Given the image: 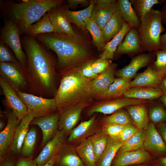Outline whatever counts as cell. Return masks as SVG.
<instances>
[{
  "label": "cell",
  "mask_w": 166,
  "mask_h": 166,
  "mask_svg": "<svg viewBox=\"0 0 166 166\" xmlns=\"http://www.w3.org/2000/svg\"><path fill=\"white\" fill-rule=\"evenodd\" d=\"M22 44L26 57L25 69L30 93L45 98L54 97L57 89L53 56L35 38L27 35L22 38Z\"/></svg>",
  "instance_id": "1"
},
{
  "label": "cell",
  "mask_w": 166,
  "mask_h": 166,
  "mask_svg": "<svg viewBox=\"0 0 166 166\" xmlns=\"http://www.w3.org/2000/svg\"><path fill=\"white\" fill-rule=\"evenodd\" d=\"M35 38L56 54L57 65L61 71L85 62L90 56L87 44L75 33L71 35L57 33L42 34Z\"/></svg>",
  "instance_id": "2"
},
{
  "label": "cell",
  "mask_w": 166,
  "mask_h": 166,
  "mask_svg": "<svg viewBox=\"0 0 166 166\" xmlns=\"http://www.w3.org/2000/svg\"><path fill=\"white\" fill-rule=\"evenodd\" d=\"M61 79L54 98L60 112L72 105L93 97L91 79L84 77L80 68L74 67L61 71Z\"/></svg>",
  "instance_id": "3"
},
{
  "label": "cell",
  "mask_w": 166,
  "mask_h": 166,
  "mask_svg": "<svg viewBox=\"0 0 166 166\" xmlns=\"http://www.w3.org/2000/svg\"><path fill=\"white\" fill-rule=\"evenodd\" d=\"M62 2L60 0H23L18 3L5 1L1 3V14L15 22L22 34L49 10Z\"/></svg>",
  "instance_id": "4"
},
{
  "label": "cell",
  "mask_w": 166,
  "mask_h": 166,
  "mask_svg": "<svg viewBox=\"0 0 166 166\" xmlns=\"http://www.w3.org/2000/svg\"><path fill=\"white\" fill-rule=\"evenodd\" d=\"M140 20L141 24L137 30L144 51L152 52L161 49L160 36L166 30L162 24L160 10L152 8Z\"/></svg>",
  "instance_id": "5"
},
{
  "label": "cell",
  "mask_w": 166,
  "mask_h": 166,
  "mask_svg": "<svg viewBox=\"0 0 166 166\" xmlns=\"http://www.w3.org/2000/svg\"><path fill=\"white\" fill-rule=\"evenodd\" d=\"M17 94L26 105L28 113L34 118L46 116L57 110L54 98H47L18 91Z\"/></svg>",
  "instance_id": "6"
},
{
  "label": "cell",
  "mask_w": 166,
  "mask_h": 166,
  "mask_svg": "<svg viewBox=\"0 0 166 166\" xmlns=\"http://www.w3.org/2000/svg\"><path fill=\"white\" fill-rule=\"evenodd\" d=\"M0 77L16 92L26 93L28 90L25 67L19 62H0Z\"/></svg>",
  "instance_id": "7"
},
{
  "label": "cell",
  "mask_w": 166,
  "mask_h": 166,
  "mask_svg": "<svg viewBox=\"0 0 166 166\" xmlns=\"http://www.w3.org/2000/svg\"><path fill=\"white\" fill-rule=\"evenodd\" d=\"M21 33L15 22L9 19L6 20L0 30V40L12 49L18 61L25 67L27 58L22 49L20 39Z\"/></svg>",
  "instance_id": "8"
},
{
  "label": "cell",
  "mask_w": 166,
  "mask_h": 166,
  "mask_svg": "<svg viewBox=\"0 0 166 166\" xmlns=\"http://www.w3.org/2000/svg\"><path fill=\"white\" fill-rule=\"evenodd\" d=\"M148 101L129 98L124 96L114 99L105 100L93 106L88 113L91 115L99 113L104 114H112L123 108L136 105L146 104Z\"/></svg>",
  "instance_id": "9"
},
{
  "label": "cell",
  "mask_w": 166,
  "mask_h": 166,
  "mask_svg": "<svg viewBox=\"0 0 166 166\" xmlns=\"http://www.w3.org/2000/svg\"><path fill=\"white\" fill-rule=\"evenodd\" d=\"M117 65L112 63L103 73L91 81V88L93 97L104 99L108 89L115 78Z\"/></svg>",
  "instance_id": "10"
},
{
  "label": "cell",
  "mask_w": 166,
  "mask_h": 166,
  "mask_svg": "<svg viewBox=\"0 0 166 166\" xmlns=\"http://www.w3.org/2000/svg\"><path fill=\"white\" fill-rule=\"evenodd\" d=\"M155 58L156 56L153 52L139 54L132 58L128 65L117 70L115 75L132 79L140 69L151 65L155 60Z\"/></svg>",
  "instance_id": "11"
},
{
  "label": "cell",
  "mask_w": 166,
  "mask_h": 166,
  "mask_svg": "<svg viewBox=\"0 0 166 166\" xmlns=\"http://www.w3.org/2000/svg\"><path fill=\"white\" fill-rule=\"evenodd\" d=\"M88 105L87 102L72 105L60 113L58 127L65 133L71 132L79 121L83 110Z\"/></svg>",
  "instance_id": "12"
},
{
  "label": "cell",
  "mask_w": 166,
  "mask_h": 166,
  "mask_svg": "<svg viewBox=\"0 0 166 166\" xmlns=\"http://www.w3.org/2000/svg\"><path fill=\"white\" fill-rule=\"evenodd\" d=\"M7 123L0 133V157L2 160L13 143L16 130L21 120L19 119L11 110L7 113Z\"/></svg>",
  "instance_id": "13"
},
{
  "label": "cell",
  "mask_w": 166,
  "mask_h": 166,
  "mask_svg": "<svg viewBox=\"0 0 166 166\" xmlns=\"http://www.w3.org/2000/svg\"><path fill=\"white\" fill-rule=\"evenodd\" d=\"M153 160L150 153L142 148L117 154L112 162L113 166H131L147 163Z\"/></svg>",
  "instance_id": "14"
},
{
  "label": "cell",
  "mask_w": 166,
  "mask_h": 166,
  "mask_svg": "<svg viewBox=\"0 0 166 166\" xmlns=\"http://www.w3.org/2000/svg\"><path fill=\"white\" fill-rule=\"evenodd\" d=\"M144 148L158 158L166 156V146L154 124L151 122L146 130Z\"/></svg>",
  "instance_id": "15"
},
{
  "label": "cell",
  "mask_w": 166,
  "mask_h": 166,
  "mask_svg": "<svg viewBox=\"0 0 166 166\" xmlns=\"http://www.w3.org/2000/svg\"><path fill=\"white\" fill-rule=\"evenodd\" d=\"M0 85L5 96L6 104L16 117L21 120L28 113L26 105L16 91L0 77Z\"/></svg>",
  "instance_id": "16"
},
{
  "label": "cell",
  "mask_w": 166,
  "mask_h": 166,
  "mask_svg": "<svg viewBox=\"0 0 166 166\" xmlns=\"http://www.w3.org/2000/svg\"><path fill=\"white\" fill-rule=\"evenodd\" d=\"M59 117V112L55 113L46 116L34 118L31 121L30 124L37 125L42 131V145H45L57 132Z\"/></svg>",
  "instance_id": "17"
},
{
  "label": "cell",
  "mask_w": 166,
  "mask_h": 166,
  "mask_svg": "<svg viewBox=\"0 0 166 166\" xmlns=\"http://www.w3.org/2000/svg\"><path fill=\"white\" fill-rule=\"evenodd\" d=\"M118 9L117 1L97 3L94 4L90 18L102 30Z\"/></svg>",
  "instance_id": "18"
},
{
  "label": "cell",
  "mask_w": 166,
  "mask_h": 166,
  "mask_svg": "<svg viewBox=\"0 0 166 166\" xmlns=\"http://www.w3.org/2000/svg\"><path fill=\"white\" fill-rule=\"evenodd\" d=\"M65 133L57 131L53 138L46 144L35 160L37 166H42L60 151L64 141Z\"/></svg>",
  "instance_id": "19"
},
{
  "label": "cell",
  "mask_w": 166,
  "mask_h": 166,
  "mask_svg": "<svg viewBox=\"0 0 166 166\" xmlns=\"http://www.w3.org/2000/svg\"><path fill=\"white\" fill-rule=\"evenodd\" d=\"M144 51L140 43L138 30L132 28L118 47L114 55L125 54L131 56Z\"/></svg>",
  "instance_id": "20"
},
{
  "label": "cell",
  "mask_w": 166,
  "mask_h": 166,
  "mask_svg": "<svg viewBox=\"0 0 166 166\" xmlns=\"http://www.w3.org/2000/svg\"><path fill=\"white\" fill-rule=\"evenodd\" d=\"M47 13L55 29V33L70 35L74 34L70 22L60 6L51 9Z\"/></svg>",
  "instance_id": "21"
},
{
  "label": "cell",
  "mask_w": 166,
  "mask_h": 166,
  "mask_svg": "<svg viewBox=\"0 0 166 166\" xmlns=\"http://www.w3.org/2000/svg\"><path fill=\"white\" fill-rule=\"evenodd\" d=\"M163 77L150 65L143 72L137 74L130 83V87H159Z\"/></svg>",
  "instance_id": "22"
},
{
  "label": "cell",
  "mask_w": 166,
  "mask_h": 166,
  "mask_svg": "<svg viewBox=\"0 0 166 166\" xmlns=\"http://www.w3.org/2000/svg\"><path fill=\"white\" fill-rule=\"evenodd\" d=\"M164 93L159 87H136L130 88L123 96L129 98L148 101L159 98Z\"/></svg>",
  "instance_id": "23"
},
{
  "label": "cell",
  "mask_w": 166,
  "mask_h": 166,
  "mask_svg": "<svg viewBox=\"0 0 166 166\" xmlns=\"http://www.w3.org/2000/svg\"><path fill=\"white\" fill-rule=\"evenodd\" d=\"M146 105H133L126 108L132 124L138 129L146 130L149 122Z\"/></svg>",
  "instance_id": "24"
},
{
  "label": "cell",
  "mask_w": 166,
  "mask_h": 166,
  "mask_svg": "<svg viewBox=\"0 0 166 166\" xmlns=\"http://www.w3.org/2000/svg\"><path fill=\"white\" fill-rule=\"evenodd\" d=\"M125 23L118 9L101 30L103 38L106 44L121 31Z\"/></svg>",
  "instance_id": "25"
},
{
  "label": "cell",
  "mask_w": 166,
  "mask_h": 166,
  "mask_svg": "<svg viewBox=\"0 0 166 166\" xmlns=\"http://www.w3.org/2000/svg\"><path fill=\"white\" fill-rule=\"evenodd\" d=\"M96 128L95 117L94 116L88 121L81 122L74 128L70 132L68 140L73 142H80L93 134Z\"/></svg>",
  "instance_id": "26"
},
{
  "label": "cell",
  "mask_w": 166,
  "mask_h": 166,
  "mask_svg": "<svg viewBox=\"0 0 166 166\" xmlns=\"http://www.w3.org/2000/svg\"><path fill=\"white\" fill-rule=\"evenodd\" d=\"M27 113L23 118L15 131L11 150L14 153L18 154L22 151L23 142L28 131L29 125L34 118Z\"/></svg>",
  "instance_id": "27"
},
{
  "label": "cell",
  "mask_w": 166,
  "mask_h": 166,
  "mask_svg": "<svg viewBox=\"0 0 166 166\" xmlns=\"http://www.w3.org/2000/svg\"><path fill=\"white\" fill-rule=\"evenodd\" d=\"M124 143L108 136L106 147L97 162V166H111L118 150Z\"/></svg>",
  "instance_id": "28"
},
{
  "label": "cell",
  "mask_w": 166,
  "mask_h": 166,
  "mask_svg": "<svg viewBox=\"0 0 166 166\" xmlns=\"http://www.w3.org/2000/svg\"><path fill=\"white\" fill-rule=\"evenodd\" d=\"M94 5L91 0L88 7L79 11H71L68 8L61 7L70 23H74L80 29H84L85 28V21L91 17Z\"/></svg>",
  "instance_id": "29"
},
{
  "label": "cell",
  "mask_w": 166,
  "mask_h": 166,
  "mask_svg": "<svg viewBox=\"0 0 166 166\" xmlns=\"http://www.w3.org/2000/svg\"><path fill=\"white\" fill-rule=\"evenodd\" d=\"M117 2L118 9L125 22L132 28L138 30L140 27L141 22L137 17L130 0H119Z\"/></svg>",
  "instance_id": "30"
},
{
  "label": "cell",
  "mask_w": 166,
  "mask_h": 166,
  "mask_svg": "<svg viewBox=\"0 0 166 166\" xmlns=\"http://www.w3.org/2000/svg\"><path fill=\"white\" fill-rule=\"evenodd\" d=\"M131 29L130 26L125 23L121 31L106 44L100 57L110 60L113 59L118 47L123 41L126 34Z\"/></svg>",
  "instance_id": "31"
},
{
  "label": "cell",
  "mask_w": 166,
  "mask_h": 166,
  "mask_svg": "<svg viewBox=\"0 0 166 166\" xmlns=\"http://www.w3.org/2000/svg\"><path fill=\"white\" fill-rule=\"evenodd\" d=\"M55 33V29L47 13L40 21L30 26L24 33L35 38L41 34Z\"/></svg>",
  "instance_id": "32"
},
{
  "label": "cell",
  "mask_w": 166,
  "mask_h": 166,
  "mask_svg": "<svg viewBox=\"0 0 166 166\" xmlns=\"http://www.w3.org/2000/svg\"><path fill=\"white\" fill-rule=\"evenodd\" d=\"M131 80V79L123 77L115 78L109 86L104 99H112L123 97L130 88Z\"/></svg>",
  "instance_id": "33"
},
{
  "label": "cell",
  "mask_w": 166,
  "mask_h": 166,
  "mask_svg": "<svg viewBox=\"0 0 166 166\" xmlns=\"http://www.w3.org/2000/svg\"><path fill=\"white\" fill-rule=\"evenodd\" d=\"M75 148L83 163L86 166H96L94 153L90 139L88 138L80 142Z\"/></svg>",
  "instance_id": "34"
},
{
  "label": "cell",
  "mask_w": 166,
  "mask_h": 166,
  "mask_svg": "<svg viewBox=\"0 0 166 166\" xmlns=\"http://www.w3.org/2000/svg\"><path fill=\"white\" fill-rule=\"evenodd\" d=\"M145 136L146 130L139 129L136 132L123 143L117 154L144 148Z\"/></svg>",
  "instance_id": "35"
},
{
  "label": "cell",
  "mask_w": 166,
  "mask_h": 166,
  "mask_svg": "<svg viewBox=\"0 0 166 166\" xmlns=\"http://www.w3.org/2000/svg\"><path fill=\"white\" fill-rule=\"evenodd\" d=\"M88 138L91 141L97 163L106 147L108 136L101 129Z\"/></svg>",
  "instance_id": "36"
},
{
  "label": "cell",
  "mask_w": 166,
  "mask_h": 166,
  "mask_svg": "<svg viewBox=\"0 0 166 166\" xmlns=\"http://www.w3.org/2000/svg\"><path fill=\"white\" fill-rule=\"evenodd\" d=\"M85 29L90 33L92 37L93 42L98 51L102 50L106 43L104 40L101 30L99 26L91 18L85 21Z\"/></svg>",
  "instance_id": "37"
},
{
  "label": "cell",
  "mask_w": 166,
  "mask_h": 166,
  "mask_svg": "<svg viewBox=\"0 0 166 166\" xmlns=\"http://www.w3.org/2000/svg\"><path fill=\"white\" fill-rule=\"evenodd\" d=\"M130 1L139 19L149 12L154 6L162 3L161 0H130Z\"/></svg>",
  "instance_id": "38"
},
{
  "label": "cell",
  "mask_w": 166,
  "mask_h": 166,
  "mask_svg": "<svg viewBox=\"0 0 166 166\" xmlns=\"http://www.w3.org/2000/svg\"><path fill=\"white\" fill-rule=\"evenodd\" d=\"M37 139V131L36 128L32 127L29 130L24 139L22 152L25 156H28L32 153L34 149Z\"/></svg>",
  "instance_id": "39"
},
{
  "label": "cell",
  "mask_w": 166,
  "mask_h": 166,
  "mask_svg": "<svg viewBox=\"0 0 166 166\" xmlns=\"http://www.w3.org/2000/svg\"><path fill=\"white\" fill-rule=\"evenodd\" d=\"M103 121L104 123H114L124 125L132 124L128 113L122 109L105 117Z\"/></svg>",
  "instance_id": "40"
},
{
  "label": "cell",
  "mask_w": 166,
  "mask_h": 166,
  "mask_svg": "<svg viewBox=\"0 0 166 166\" xmlns=\"http://www.w3.org/2000/svg\"><path fill=\"white\" fill-rule=\"evenodd\" d=\"M59 160L60 164L63 166H84L80 158L73 150L65 152Z\"/></svg>",
  "instance_id": "41"
},
{
  "label": "cell",
  "mask_w": 166,
  "mask_h": 166,
  "mask_svg": "<svg viewBox=\"0 0 166 166\" xmlns=\"http://www.w3.org/2000/svg\"><path fill=\"white\" fill-rule=\"evenodd\" d=\"M153 52L156 58L151 65L164 77L166 75V49H159Z\"/></svg>",
  "instance_id": "42"
},
{
  "label": "cell",
  "mask_w": 166,
  "mask_h": 166,
  "mask_svg": "<svg viewBox=\"0 0 166 166\" xmlns=\"http://www.w3.org/2000/svg\"><path fill=\"white\" fill-rule=\"evenodd\" d=\"M148 117L151 122L154 124L166 121V109L160 105L153 107L150 110Z\"/></svg>",
  "instance_id": "43"
},
{
  "label": "cell",
  "mask_w": 166,
  "mask_h": 166,
  "mask_svg": "<svg viewBox=\"0 0 166 166\" xmlns=\"http://www.w3.org/2000/svg\"><path fill=\"white\" fill-rule=\"evenodd\" d=\"M125 126L114 123H104L102 126V129L109 136L117 138Z\"/></svg>",
  "instance_id": "44"
},
{
  "label": "cell",
  "mask_w": 166,
  "mask_h": 166,
  "mask_svg": "<svg viewBox=\"0 0 166 166\" xmlns=\"http://www.w3.org/2000/svg\"><path fill=\"white\" fill-rule=\"evenodd\" d=\"M112 63L110 59L100 57L93 62L91 65L93 71L98 75L104 72Z\"/></svg>",
  "instance_id": "45"
},
{
  "label": "cell",
  "mask_w": 166,
  "mask_h": 166,
  "mask_svg": "<svg viewBox=\"0 0 166 166\" xmlns=\"http://www.w3.org/2000/svg\"><path fill=\"white\" fill-rule=\"evenodd\" d=\"M0 62H18L17 58L13 56L6 46L2 41H0Z\"/></svg>",
  "instance_id": "46"
},
{
  "label": "cell",
  "mask_w": 166,
  "mask_h": 166,
  "mask_svg": "<svg viewBox=\"0 0 166 166\" xmlns=\"http://www.w3.org/2000/svg\"><path fill=\"white\" fill-rule=\"evenodd\" d=\"M139 130L132 123L127 124L125 125L123 129L117 138L124 143Z\"/></svg>",
  "instance_id": "47"
},
{
  "label": "cell",
  "mask_w": 166,
  "mask_h": 166,
  "mask_svg": "<svg viewBox=\"0 0 166 166\" xmlns=\"http://www.w3.org/2000/svg\"><path fill=\"white\" fill-rule=\"evenodd\" d=\"M93 61H86L84 63L80 68L83 75L85 77L90 79H94L98 75L95 74L93 71L92 64Z\"/></svg>",
  "instance_id": "48"
},
{
  "label": "cell",
  "mask_w": 166,
  "mask_h": 166,
  "mask_svg": "<svg viewBox=\"0 0 166 166\" xmlns=\"http://www.w3.org/2000/svg\"><path fill=\"white\" fill-rule=\"evenodd\" d=\"M15 166H37L35 160L30 158H24L20 159Z\"/></svg>",
  "instance_id": "49"
},
{
  "label": "cell",
  "mask_w": 166,
  "mask_h": 166,
  "mask_svg": "<svg viewBox=\"0 0 166 166\" xmlns=\"http://www.w3.org/2000/svg\"><path fill=\"white\" fill-rule=\"evenodd\" d=\"M158 131L166 146V124L164 123L159 124Z\"/></svg>",
  "instance_id": "50"
},
{
  "label": "cell",
  "mask_w": 166,
  "mask_h": 166,
  "mask_svg": "<svg viewBox=\"0 0 166 166\" xmlns=\"http://www.w3.org/2000/svg\"><path fill=\"white\" fill-rule=\"evenodd\" d=\"M162 6L160 10L161 14V21L163 25H164L166 30V0H161Z\"/></svg>",
  "instance_id": "51"
},
{
  "label": "cell",
  "mask_w": 166,
  "mask_h": 166,
  "mask_svg": "<svg viewBox=\"0 0 166 166\" xmlns=\"http://www.w3.org/2000/svg\"><path fill=\"white\" fill-rule=\"evenodd\" d=\"M88 2L86 0H68L67 1L70 7H75L79 4H85Z\"/></svg>",
  "instance_id": "52"
},
{
  "label": "cell",
  "mask_w": 166,
  "mask_h": 166,
  "mask_svg": "<svg viewBox=\"0 0 166 166\" xmlns=\"http://www.w3.org/2000/svg\"><path fill=\"white\" fill-rule=\"evenodd\" d=\"M131 166H162L156 160H153L148 162Z\"/></svg>",
  "instance_id": "53"
},
{
  "label": "cell",
  "mask_w": 166,
  "mask_h": 166,
  "mask_svg": "<svg viewBox=\"0 0 166 166\" xmlns=\"http://www.w3.org/2000/svg\"><path fill=\"white\" fill-rule=\"evenodd\" d=\"M160 42L161 49H166V33L161 35Z\"/></svg>",
  "instance_id": "54"
},
{
  "label": "cell",
  "mask_w": 166,
  "mask_h": 166,
  "mask_svg": "<svg viewBox=\"0 0 166 166\" xmlns=\"http://www.w3.org/2000/svg\"><path fill=\"white\" fill-rule=\"evenodd\" d=\"M59 157L57 155H56L53 157L50 160L44 164L43 166H53L57 162Z\"/></svg>",
  "instance_id": "55"
},
{
  "label": "cell",
  "mask_w": 166,
  "mask_h": 166,
  "mask_svg": "<svg viewBox=\"0 0 166 166\" xmlns=\"http://www.w3.org/2000/svg\"><path fill=\"white\" fill-rule=\"evenodd\" d=\"M159 87L164 93H166V75L162 78Z\"/></svg>",
  "instance_id": "56"
},
{
  "label": "cell",
  "mask_w": 166,
  "mask_h": 166,
  "mask_svg": "<svg viewBox=\"0 0 166 166\" xmlns=\"http://www.w3.org/2000/svg\"><path fill=\"white\" fill-rule=\"evenodd\" d=\"M157 160L162 166H166V156L158 158Z\"/></svg>",
  "instance_id": "57"
},
{
  "label": "cell",
  "mask_w": 166,
  "mask_h": 166,
  "mask_svg": "<svg viewBox=\"0 0 166 166\" xmlns=\"http://www.w3.org/2000/svg\"><path fill=\"white\" fill-rule=\"evenodd\" d=\"M159 98L160 101L166 107V93H164Z\"/></svg>",
  "instance_id": "58"
},
{
  "label": "cell",
  "mask_w": 166,
  "mask_h": 166,
  "mask_svg": "<svg viewBox=\"0 0 166 166\" xmlns=\"http://www.w3.org/2000/svg\"><path fill=\"white\" fill-rule=\"evenodd\" d=\"M2 166H14L13 162L11 160L6 161Z\"/></svg>",
  "instance_id": "59"
},
{
  "label": "cell",
  "mask_w": 166,
  "mask_h": 166,
  "mask_svg": "<svg viewBox=\"0 0 166 166\" xmlns=\"http://www.w3.org/2000/svg\"><path fill=\"white\" fill-rule=\"evenodd\" d=\"M4 122L2 121V120H0V131H2L5 128H4Z\"/></svg>",
  "instance_id": "60"
},
{
  "label": "cell",
  "mask_w": 166,
  "mask_h": 166,
  "mask_svg": "<svg viewBox=\"0 0 166 166\" xmlns=\"http://www.w3.org/2000/svg\"></svg>",
  "instance_id": "61"
}]
</instances>
